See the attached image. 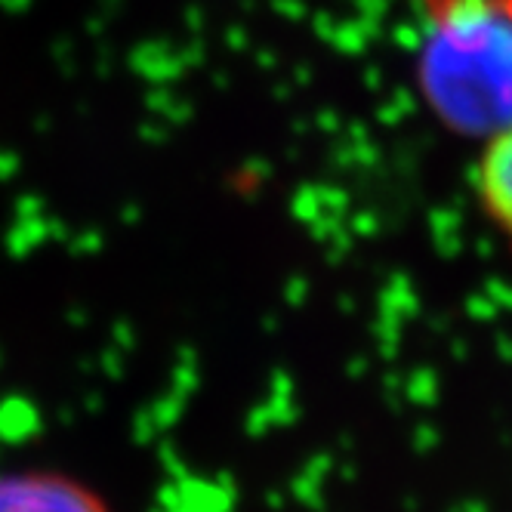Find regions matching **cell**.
<instances>
[{
	"label": "cell",
	"instance_id": "cell-1",
	"mask_svg": "<svg viewBox=\"0 0 512 512\" xmlns=\"http://www.w3.org/2000/svg\"><path fill=\"white\" fill-rule=\"evenodd\" d=\"M417 84L432 115L485 139L512 118V0H423Z\"/></svg>",
	"mask_w": 512,
	"mask_h": 512
},
{
	"label": "cell",
	"instance_id": "cell-2",
	"mask_svg": "<svg viewBox=\"0 0 512 512\" xmlns=\"http://www.w3.org/2000/svg\"><path fill=\"white\" fill-rule=\"evenodd\" d=\"M0 512H108L84 485L50 472L0 475Z\"/></svg>",
	"mask_w": 512,
	"mask_h": 512
},
{
	"label": "cell",
	"instance_id": "cell-3",
	"mask_svg": "<svg viewBox=\"0 0 512 512\" xmlns=\"http://www.w3.org/2000/svg\"><path fill=\"white\" fill-rule=\"evenodd\" d=\"M475 167V195L488 223L512 241V118L488 133Z\"/></svg>",
	"mask_w": 512,
	"mask_h": 512
}]
</instances>
